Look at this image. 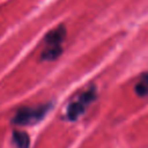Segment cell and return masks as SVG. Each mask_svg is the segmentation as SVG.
I'll return each mask as SVG.
<instances>
[{
    "mask_svg": "<svg viewBox=\"0 0 148 148\" xmlns=\"http://www.w3.org/2000/svg\"><path fill=\"white\" fill-rule=\"evenodd\" d=\"M50 110L49 105H42L38 107H23L19 108L12 118V123L19 126L33 125L41 121L48 111Z\"/></svg>",
    "mask_w": 148,
    "mask_h": 148,
    "instance_id": "2",
    "label": "cell"
},
{
    "mask_svg": "<svg viewBox=\"0 0 148 148\" xmlns=\"http://www.w3.org/2000/svg\"><path fill=\"white\" fill-rule=\"evenodd\" d=\"M66 37V29L63 25L55 27L47 34L45 38L46 48L42 53V58L46 61L55 60L62 52V44Z\"/></svg>",
    "mask_w": 148,
    "mask_h": 148,
    "instance_id": "1",
    "label": "cell"
},
{
    "mask_svg": "<svg viewBox=\"0 0 148 148\" xmlns=\"http://www.w3.org/2000/svg\"><path fill=\"white\" fill-rule=\"evenodd\" d=\"M135 91L140 97L148 95V74H143L135 86Z\"/></svg>",
    "mask_w": 148,
    "mask_h": 148,
    "instance_id": "5",
    "label": "cell"
},
{
    "mask_svg": "<svg viewBox=\"0 0 148 148\" xmlns=\"http://www.w3.org/2000/svg\"><path fill=\"white\" fill-rule=\"evenodd\" d=\"M95 87H90L89 89L85 90L82 95L78 97L76 101H74L68 106L66 117L70 121L77 120L86 110V108L95 101Z\"/></svg>",
    "mask_w": 148,
    "mask_h": 148,
    "instance_id": "3",
    "label": "cell"
},
{
    "mask_svg": "<svg viewBox=\"0 0 148 148\" xmlns=\"http://www.w3.org/2000/svg\"><path fill=\"white\" fill-rule=\"evenodd\" d=\"M12 141L17 148H29V137L25 132L13 131Z\"/></svg>",
    "mask_w": 148,
    "mask_h": 148,
    "instance_id": "4",
    "label": "cell"
}]
</instances>
